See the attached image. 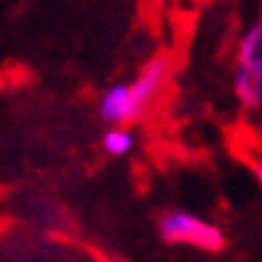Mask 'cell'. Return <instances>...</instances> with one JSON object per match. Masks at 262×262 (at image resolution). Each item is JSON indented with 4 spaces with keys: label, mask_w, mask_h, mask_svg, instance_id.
<instances>
[{
    "label": "cell",
    "mask_w": 262,
    "mask_h": 262,
    "mask_svg": "<svg viewBox=\"0 0 262 262\" xmlns=\"http://www.w3.org/2000/svg\"><path fill=\"white\" fill-rule=\"evenodd\" d=\"M252 169H254V177H257V182L262 187V161H252Z\"/></svg>",
    "instance_id": "cell-6"
},
{
    "label": "cell",
    "mask_w": 262,
    "mask_h": 262,
    "mask_svg": "<svg viewBox=\"0 0 262 262\" xmlns=\"http://www.w3.org/2000/svg\"><path fill=\"white\" fill-rule=\"evenodd\" d=\"M97 110H99V118L107 126H126V128H131L134 123L142 121V118L137 115L134 99H131V89H128L126 80L113 83V86L104 89V94L99 97Z\"/></svg>",
    "instance_id": "cell-4"
},
{
    "label": "cell",
    "mask_w": 262,
    "mask_h": 262,
    "mask_svg": "<svg viewBox=\"0 0 262 262\" xmlns=\"http://www.w3.org/2000/svg\"><path fill=\"white\" fill-rule=\"evenodd\" d=\"M137 147V134L126 126H110L102 134V150L113 158H121Z\"/></svg>",
    "instance_id": "cell-5"
},
{
    "label": "cell",
    "mask_w": 262,
    "mask_h": 262,
    "mask_svg": "<svg viewBox=\"0 0 262 262\" xmlns=\"http://www.w3.org/2000/svg\"><path fill=\"white\" fill-rule=\"evenodd\" d=\"M233 94L246 110H262V16L238 38Z\"/></svg>",
    "instance_id": "cell-1"
},
{
    "label": "cell",
    "mask_w": 262,
    "mask_h": 262,
    "mask_svg": "<svg viewBox=\"0 0 262 262\" xmlns=\"http://www.w3.org/2000/svg\"><path fill=\"white\" fill-rule=\"evenodd\" d=\"M158 233L166 244L171 246H193L201 252H222L225 249V233L214 222L198 217L185 209H171L161 214Z\"/></svg>",
    "instance_id": "cell-2"
},
{
    "label": "cell",
    "mask_w": 262,
    "mask_h": 262,
    "mask_svg": "<svg viewBox=\"0 0 262 262\" xmlns=\"http://www.w3.org/2000/svg\"><path fill=\"white\" fill-rule=\"evenodd\" d=\"M169 75H171V56L169 54H156L152 59H147V62L142 64V70L137 73L134 80H128L131 99H134L139 118L147 115L150 104L158 99V94L163 91Z\"/></svg>",
    "instance_id": "cell-3"
}]
</instances>
